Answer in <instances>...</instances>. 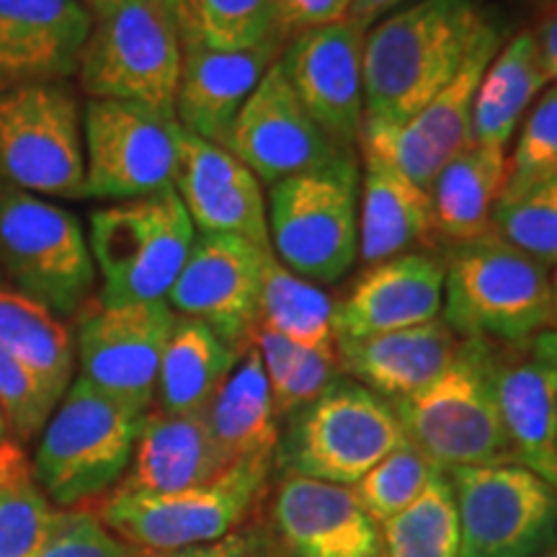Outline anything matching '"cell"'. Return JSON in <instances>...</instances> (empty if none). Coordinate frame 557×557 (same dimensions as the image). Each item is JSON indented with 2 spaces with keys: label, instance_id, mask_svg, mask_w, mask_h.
I'll list each match as a JSON object with an SVG mask.
<instances>
[{
  "label": "cell",
  "instance_id": "7dc6e473",
  "mask_svg": "<svg viewBox=\"0 0 557 557\" xmlns=\"http://www.w3.org/2000/svg\"><path fill=\"white\" fill-rule=\"evenodd\" d=\"M549 331H557V267L549 271Z\"/></svg>",
  "mask_w": 557,
  "mask_h": 557
},
{
  "label": "cell",
  "instance_id": "f546056e",
  "mask_svg": "<svg viewBox=\"0 0 557 557\" xmlns=\"http://www.w3.org/2000/svg\"><path fill=\"white\" fill-rule=\"evenodd\" d=\"M205 416L230 462L246 457H274L282 431L261 354L253 341L209 403Z\"/></svg>",
  "mask_w": 557,
  "mask_h": 557
},
{
  "label": "cell",
  "instance_id": "60d3db41",
  "mask_svg": "<svg viewBox=\"0 0 557 557\" xmlns=\"http://www.w3.org/2000/svg\"><path fill=\"white\" fill-rule=\"evenodd\" d=\"M34 557H139L88 508H58L50 537Z\"/></svg>",
  "mask_w": 557,
  "mask_h": 557
},
{
  "label": "cell",
  "instance_id": "603a6c76",
  "mask_svg": "<svg viewBox=\"0 0 557 557\" xmlns=\"http://www.w3.org/2000/svg\"><path fill=\"white\" fill-rule=\"evenodd\" d=\"M230 465L233 462L214 438L205 413L173 416L150 408L129 468L114 491L169 496L209 483Z\"/></svg>",
  "mask_w": 557,
  "mask_h": 557
},
{
  "label": "cell",
  "instance_id": "3957f363",
  "mask_svg": "<svg viewBox=\"0 0 557 557\" xmlns=\"http://www.w3.org/2000/svg\"><path fill=\"white\" fill-rule=\"evenodd\" d=\"M442 320L457 338L529 344L549 323V271L496 233L449 243Z\"/></svg>",
  "mask_w": 557,
  "mask_h": 557
},
{
  "label": "cell",
  "instance_id": "5bb4252c",
  "mask_svg": "<svg viewBox=\"0 0 557 557\" xmlns=\"http://www.w3.org/2000/svg\"><path fill=\"white\" fill-rule=\"evenodd\" d=\"M176 312L169 302L101 305L88 299L75 315L81 377L124 406L148 413Z\"/></svg>",
  "mask_w": 557,
  "mask_h": 557
},
{
  "label": "cell",
  "instance_id": "5b68a950",
  "mask_svg": "<svg viewBox=\"0 0 557 557\" xmlns=\"http://www.w3.org/2000/svg\"><path fill=\"white\" fill-rule=\"evenodd\" d=\"M393 406L359 382L336 377L315 400L287 418L274 468L354 487L389 451L406 444Z\"/></svg>",
  "mask_w": 557,
  "mask_h": 557
},
{
  "label": "cell",
  "instance_id": "74e56055",
  "mask_svg": "<svg viewBox=\"0 0 557 557\" xmlns=\"http://www.w3.org/2000/svg\"><path fill=\"white\" fill-rule=\"evenodd\" d=\"M436 472L442 470H436L413 444L406 442L374 465L351 491L357 493L359 504L367 508L369 517L382 527L387 519L406 511Z\"/></svg>",
  "mask_w": 557,
  "mask_h": 557
},
{
  "label": "cell",
  "instance_id": "8fae6325",
  "mask_svg": "<svg viewBox=\"0 0 557 557\" xmlns=\"http://www.w3.org/2000/svg\"><path fill=\"white\" fill-rule=\"evenodd\" d=\"M0 184L86 199L83 111L67 81L0 90Z\"/></svg>",
  "mask_w": 557,
  "mask_h": 557
},
{
  "label": "cell",
  "instance_id": "f907efd6",
  "mask_svg": "<svg viewBox=\"0 0 557 557\" xmlns=\"http://www.w3.org/2000/svg\"><path fill=\"white\" fill-rule=\"evenodd\" d=\"M537 557H557V553H549V555H537Z\"/></svg>",
  "mask_w": 557,
  "mask_h": 557
},
{
  "label": "cell",
  "instance_id": "d6986e66",
  "mask_svg": "<svg viewBox=\"0 0 557 557\" xmlns=\"http://www.w3.org/2000/svg\"><path fill=\"white\" fill-rule=\"evenodd\" d=\"M271 524L289 557H385L382 527L346 485L284 475L274 493Z\"/></svg>",
  "mask_w": 557,
  "mask_h": 557
},
{
  "label": "cell",
  "instance_id": "44dd1931",
  "mask_svg": "<svg viewBox=\"0 0 557 557\" xmlns=\"http://www.w3.org/2000/svg\"><path fill=\"white\" fill-rule=\"evenodd\" d=\"M88 34L83 0H0V90L73 78Z\"/></svg>",
  "mask_w": 557,
  "mask_h": 557
},
{
  "label": "cell",
  "instance_id": "7bdbcfd3",
  "mask_svg": "<svg viewBox=\"0 0 557 557\" xmlns=\"http://www.w3.org/2000/svg\"><path fill=\"white\" fill-rule=\"evenodd\" d=\"M354 0H271L276 26L284 37L336 24L346 18Z\"/></svg>",
  "mask_w": 557,
  "mask_h": 557
},
{
  "label": "cell",
  "instance_id": "2e32d148",
  "mask_svg": "<svg viewBox=\"0 0 557 557\" xmlns=\"http://www.w3.org/2000/svg\"><path fill=\"white\" fill-rule=\"evenodd\" d=\"M364 37L359 24L341 18L295 34L276 60L318 127L346 152H357L364 122Z\"/></svg>",
  "mask_w": 557,
  "mask_h": 557
},
{
  "label": "cell",
  "instance_id": "277c9868",
  "mask_svg": "<svg viewBox=\"0 0 557 557\" xmlns=\"http://www.w3.org/2000/svg\"><path fill=\"white\" fill-rule=\"evenodd\" d=\"M145 416L78 374L41 429L29 459L50 504L81 508L114 493L135 455Z\"/></svg>",
  "mask_w": 557,
  "mask_h": 557
},
{
  "label": "cell",
  "instance_id": "d4e9b609",
  "mask_svg": "<svg viewBox=\"0 0 557 557\" xmlns=\"http://www.w3.org/2000/svg\"><path fill=\"white\" fill-rule=\"evenodd\" d=\"M493 382L511 459L557 491V369L496 351Z\"/></svg>",
  "mask_w": 557,
  "mask_h": 557
},
{
  "label": "cell",
  "instance_id": "83f0119b",
  "mask_svg": "<svg viewBox=\"0 0 557 557\" xmlns=\"http://www.w3.org/2000/svg\"><path fill=\"white\" fill-rule=\"evenodd\" d=\"M506 163L504 148L478 143H468L447 160L431 186L438 238L465 243L491 233L493 209L506 184Z\"/></svg>",
  "mask_w": 557,
  "mask_h": 557
},
{
  "label": "cell",
  "instance_id": "ee69618b",
  "mask_svg": "<svg viewBox=\"0 0 557 557\" xmlns=\"http://www.w3.org/2000/svg\"><path fill=\"white\" fill-rule=\"evenodd\" d=\"M408 3V0H354L351 9H348L346 18L359 24L361 29L369 32L380 18H385L389 11L398 9V5Z\"/></svg>",
  "mask_w": 557,
  "mask_h": 557
},
{
  "label": "cell",
  "instance_id": "8992f818",
  "mask_svg": "<svg viewBox=\"0 0 557 557\" xmlns=\"http://www.w3.org/2000/svg\"><path fill=\"white\" fill-rule=\"evenodd\" d=\"M197 238L176 189L124 199L90 214L88 248L101 305L165 302Z\"/></svg>",
  "mask_w": 557,
  "mask_h": 557
},
{
  "label": "cell",
  "instance_id": "681fc988",
  "mask_svg": "<svg viewBox=\"0 0 557 557\" xmlns=\"http://www.w3.org/2000/svg\"><path fill=\"white\" fill-rule=\"evenodd\" d=\"M83 3H86V9H88V11H94V9H99V5L116 3V0H83Z\"/></svg>",
  "mask_w": 557,
  "mask_h": 557
},
{
  "label": "cell",
  "instance_id": "ab89813d",
  "mask_svg": "<svg viewBox=\"0 0 557 557\" xmlns=\"http://www.w3.org/2000/svg\"><path fill=\"white\" fill-rule=\"evenodd\" d=\"M58 403L50 387L29 367L0 348V413L5 418L13 442L21 447L32 442L50 421Z\"/></svg>",
  "mask_w": 557,
  "mask_h": 557
},
{
  "label": "cell",
  "instance_id": "e575fe53",
  "mask_svg": "<svg viewBox=\"0 0 557 557\" xmlns=\"http://www.w3.org/2000/svg\"><path fill=\"white\" fill-rule=\"evenodd\" d=\"M253 346L261 354L278 418L297 413L338 377L336 346H299L261 325L253 331Z\"/></svg>",
  "mask_w": 557,
  "mask_h": 557
},
{
  "label": "cell",
  "instance_id": "d590c367",
  "mask_svg": "<svg viewBox=\"0 0 557 557\" xmlns=\"http://www.w3.org/2000/svg\"><path fill=\"white\" fill-rule=\"evenodd\" d=\"M385 557H462L457 504L447 472H436L423 493L382 524Z\"/></svg>",
  "mask_w": 557,
  "mask_h": 557
},
{
  "label": "cell",
  "instance_id": "484cf974",
  "mask_svg": "<svg viewBox=\"0 0 557 557\" xmlns=\"http://www.w3.org/2000/svg\"><path fill=\"white\" fill-rule=\"evenodd\" d=\"M359 156V259L372 267L429 248L438 238L431 191L385 160Z\"/></svg>",
  "mask_w": 557,
  "mask_h": 557
},
{
  "label": "cell",
  "instance_id": "1f68e13d",
  "mask_svg": "<svg viewBox=\"0 0 557 557\" xmlns=\"http://www.w3.org/2000/svg\"><path fill=\"white\" fill-rule=\"evenodd\" d=\"M165 9L181 47L240 52L284 37L271 0H165Z\"/></svg>",
  "mask_w": 557,
  "mask_h": 557
},
{
  "label": "cell",
  "instance_id": "b9f144b4",
  "mask_svg": "<svg viewBox=\"0 0 557 557\" xmlns=\"http://www.w3.org/2000/svg\"><path fill=\"white\" fill-rule=\"evenodd\" d=\"M139 557H289L278 545L274 534L261 524H243L230 532L227 537L209 545H197L186 549H171V553H145L139 549Z\"/></svg>",
  "mask_w": 557,
  "mask_h": 557
},
{
  "label": "cell",
  "instance_id": "4dcf8cb0",
  "mask_svg": "<svg viewBox=\"0 0 557 557\" xmlns=\"http://www.w3.org/2000/svg\"><path fill=\"white\" fill-rule=\"evenodd\" d=\"M0 348L29 367L54 398H65L75 372L73 333L65 320L5 284H0Z\"/></svg>",
  "mask_w": 557,
  "mask_h": 557
},
{
  "label": "cell",
  "instance_id": "836d02e7",
  "mask_svg": "<svg viewBox=\"0 0 557 557\" xmlns=\"http://www.w3.org/2000/svg\"><path fill=\"white\" fill-rule=\"evenodd\" d=\"M58 506L41 493L24 447L0 444V557H34L50 537Z\"/></svg>",
  "mask_w": 557,
  "mask_h": 557
},
{
  "label": "cell",
  "instance_id": "d6a6232c",
  "mask_svg": "<svg viewBox=\"0 0 557 557\" xmlns=\"http://www.w3.org/2000/svg\"><path fill=\"white\" fill-rule=\"evenodd\" d=\"M333 310L336 302L318 284L289 271L271 250L261 278V329L274 331L299 346H336Z\"/></svg>",
  "mask_w": 557,
  "mask_h": 557
},
{
  "label": "cell",
  "instance_id": "f1b7e54d",
  "mask_svg": "<svg viewBox=\"0 0 557 557\" xmlns=\"http://www.w3.org/2000/svg\"><path fill=\"white\" fill-rule=\"evenodd\" d=\"M549 86L534 32H519L500 47L480 81L470 120V143L508 148L521 116Z\"/></svg>",
  "mask_w": 557,
  "mask_h": 557
},
{
  "label": "cell",
  "instance_id": "8d00e7d4",
  "mask_svg": "<svg viewBox=\"0 0 557 557\" xmlns=\"http://www.w3.org/2000/svg\"><path fill=\"white\" fill-rule=\"evenodd\" d=\"M557 178V83L542 90L506 163L500 201L517 199Z\"/></svg>",
  "mask_w": 557,
  "mask_h": 557
},
{
  "label": "cell",
  "instance_id": "7a4b0ae2",
  "mask_svg": "<svg viewBox=\"0 0 557 557\" xmlns=\"http://www.w3.org/2000/svg\"><path fill=\"white\" fill-rule=\"evenodd\" d=\"M493 364L496 346L491 341L459 338L449 367L434 382L389 403L408 442L436 470L513 462L500 421Z\"/></svg>",
  "mask_w": 557,
  "mask_h": 557
},
{
  "label": "cell",
  "instance_id": "9c48e42d",
  "mask_svg": "<svg viewBox=\"0 0 557 557\" xmlns=\"http://www.w3.org/2000/svg\"><path fill=\"white\" fill-rule=\"evenodd\" d=\"M271 472L274 457H246L209 483L169 496L114 491L99 506V519L145 553L209 545L246 524L267 493Z\"/></svg>",
  "mask_w": 557,
  "mask_h": 557
},
{
  "label": "cell",
  "instance_id": "816d5d0a",
  "mask_svg": "<svg viewBox=\"0 0 557 557\" xmlns=\"http://www.w3.org/2000/svg\"><path fill=\"white\" fill-rule=\"evenodd\" d=\"M0 284H3V276H0Z\"/></svg>",
  "mask_w": 557,
  "mask_h": 557
},
{
  "label": "cell",
  "instance_id": "4316f807",
  "mask_svg": "<svg viewBox=\"0 0 557 557\" xmlns=\"http://www.w3.org/2000/svg\"><path fill=\"white\" fill-rule=\"evenodd\" d=\"M246 348L230 346L209 325L176 315L160 361L156 410L173 416H201L225 385Z\"/></svg>",
  "mask_w": 557,
  "mask_h": 557
},
{
  "label": "cell",
  "instance_id": "7c38bea8",
  "mask_svg": "<svg viewBox=\"0 0 557 557\" xmlns=\"http://www.w3.org/2000/svg\"><path fill=\"white\" fill-rule=\"evenodd\" d=\"M462 557H537L557 540V491L517 462L447 472Z\"/></svg>",
  "mask_w": 557,
  "mask_h": 557
},
{
  "label": "cell",
  "instance_id": "bcb514c9",
  "mask_svg": "<svg viewBox=\"0 0 557 557\" xmlns=\"http://www.w3.org/2000/svg\"><path fill=\"white\" fill-rule=\"evenodd\" d=\"M529 354L557 369V331H540L537 336L529 341Z\"/></svg>",
  "mask_w": 557,
  "mask_h": 557
},
{
  "label": "cell",
  "instance_id": "9a60e30c",
  "mask_svg": "<svg viewBox=\"0 0 557 557\" xmlns=\"http://www.w3.org/2000/svg\"><path fill=\"white\" fill-rule=\"evenodd\" d=\"M271 248L238 235L197 233L173 284L169 308L212 329L230 346L246 348L259 325L263 263Z\"/></svg>",
  "mask_w": 557,
  "mask_h": 557
},
{
  "label": "cell",
  "instance_id": "f6af8a7d",
  "mask_svg": "<svg viewBox=\"0 0 557 557\" xmlns=\"http://www.w3.org/2000/svg\"><path fill=\"white\" fill-rule=\"evenodd\" d=\"M534 37H537L542 67H545L549 83H557V13L540 26Z\"/></svg>",
  "mask_w": 557,
  "mask_h": 557
},
{
  "label": "cell",
  "instance_id": "ac0fdd59",
  "mask_svg": "<svg viewBox=\"0 0 557 557\" xmlns=\"http://www.w3.org/2000/svg\"><path fill=\"white\" fill-rule=\"evenodd\" d=\"M173 189L184 201L197 233L238 235L271 248L261 181L227 148L178 127Z\"/></svg>",
  "mask_w": 557,
  "mask_h": 557
},
{
  "label": "cell",
  "instance_id": "4fadbf2b",
  "mask_svg": "<svg viewBox=\"0 0 557 557\" xmlns=\"http://www.w3.org/2000/svg\"><path fill=\"white\" fill-rule=\"evenodd\" d=\"M178 127L143 103L88 99L83 111L86 199H139L173 186Z\"/></svg>",
  "mask_w": 557,
  "mask_h": 557
},
{
  "label": "cell",
  "instance_id": "c3c4849f",
  "mask_svg": "<svg viewBox=\"0 0 557 557\" xmlns=\"http://www.w3.org/2000/svg\"><path fill=\"white\" fill-rule=\"evenodd\" d=\"M5 442H11V431H9V426H5L3 413H0V444H5Z\"/></svg>",
  "mask_w": 557,
  "mask_h": 557
},
{
  "label": "cell",
  "instance_id": "ffe728a7",
  "mask_svg": "<svg viewBox=\"0 0 557 557\" xmlns=\"http://www.w3.org/2000/svg\"><path fill=\"white\" fill-rule=\"evenodd\" d=\"M444 261L429 250L395 256L367 267L348 295L333 310L338 338H364L374 333L413 329L442 318Z\"/></svg>",
  "mask_w": 557,
  "mask_h": 557
},
{
  "label": "cell",
  "instance_id": "7402d4cb",
  "mask_svg": "<svg viewBox=\"0 0 557 557\" xmlns=\"http://www.w3.org/2000/svg\"><path fill=\"white\" fill-rule=\"evenodd\" d=\"M181 75L173 101L176 122L191 135L227 148L230 132L267 70L284 50V37L240 52L181 47Z\"/></svg>",
  "mask_w": 557,
  "mask_h": 557
},
{
  "label": "cell",
  "instance_id": "52a82bcc",
  "mask_svg": "<svg viewBox=\"0 0 557 557\" xmlns=\"http://www.w3.org/2000/svg\"><path fill=\"white\" fill-rule=\"evenodd\" d=\"M181 58L165 0H116L90 11L75 75L88 99L132 101L173 114Z\"/></svg>",
  "mask_w": 557,
  "mask_h": 557
},
{
  "label": "cell",
  "instance_id": "6da1fadb",
  "mask_svg": "<svg viewBox=\"0 0 557 557\" xmlns=\"http://www.w3.org/2000/svg\"><path fill=\"white\" fill-rule=\"evenodd\" d=\"M498 26L480 0H416L387 13L364 37V116L413 120Z\"/></svg>",
  "mask_w": 557,
  "mask_h": 557
},
{
  "label": "cell",
  "instance_id": "e0dca14e",
  "mask_svg": "<svg viewBox=\"0 0 557 557\" xmlns=\"http://www.w3.org/2000/svg\"><path fill=\"white\" fill-rule=\"evenodd\" d=\"M227 150L240 158L261 184L320 171L341 158L357 152L341 150L318 127L302 101L284 78L278 62L267 70L259 86L248 96L230 132Z\"/></svg>",
  "mask_w": 557,
  "mask_h": 557
},
{
  "label": "cell",
  "instance_id": "30bf717a",
  "mask_svg": "<svg viewBox=\"0 0 557 557\" xmlns=\"http://www.w3.org/2000/svg\"><path fill=\"white\" fill-rule=\"evenodd\" d=\"M0 276L65 320L88 302L99 274L73 212L0 184Z\"/></svg>",
  "mask_w": 557,
  "mask_h": 557
},
{
  "label": "cell",
  "instance_id": "f35d334b",
  "mask_svg": "<svg viewBox=\"0 0 557 557\" xmlns=\"http://www.w3.org/2000/svg\"><path fill=\"white\" fill-rule=\"evenodd\" d=\"M491 233L524 250L527 256L557 267V178L517 199L498 201L491 218Z\"/></svg>",
  "mask_w": 557,
  "mask_h": 557
},
{
  "label": "cell",
  "instance_id": "ba28073f",
  "mask_svg": "<svg viewBox=\"0 0 557 557\" xmlns=\"http://www.w3.org/2000/svg\"><path fill=\"white\" fill-rule=\"evenodd\" d=\"M269 240L297 276L333 284L359 259V158L269 186Z\"/></svg>",
  "mask_w": 557,
  "mask_h": 557
},
{
  "label": "cell",
  "instance_id": "cb8c5ba5",
  "mask_svg": "<svg viewBox=\"0 0 557 557\" xmlns=\"http://www.w3.org/2000/svg\"><path fill=\"white\" fill-rule=\"evenodd\" d=\"M457 346L455 331L438 318L413 329L338 338L336 354L348 377L395 403L434 382L449 367Z\"/></svg>",
  "mask_w": 557,
  "mask_h": 557
}]
</instances>
